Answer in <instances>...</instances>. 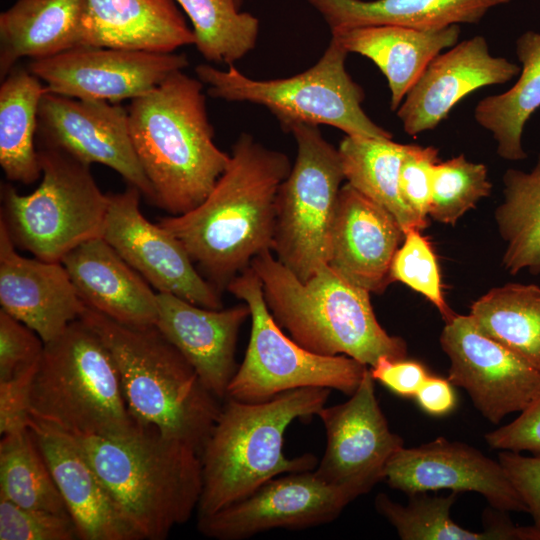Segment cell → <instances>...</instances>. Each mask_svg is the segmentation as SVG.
<instances>
[{
    "instance_id": "277c9868",
    "label": "cell",
    "mask_w": 540,
    "mask_h": 540,
    "mask_svg": "<svg viewBox=\"0 0 540 540\" xmlns=\"http://www.w3.org/2000/svg\"><path fill=\"white\" fill-rule=\"evenodd\" d=\"M266 305L277 324L305 349L346 355L368 367L381 357H407V344L379 324L370 292L346 280L328 264L301 281L270 250L253 258Z\"/></svg>"
},
{
    "instance_id": "f35d334b",
    "label": "cell",
    "mask_w": 540,
    "mask_h": 540,
    "mask_svg": "<svg viewBox=\"0 0 540 540\" xmlns=\"http://www.w3.org/2000/svg\"><path fill=\"white\" fill-rule=\"evenodd\" d=\"M76 526L68 514L18 506L0 499V540H74Z\"/></svg>"
},
{
    "instance_id": "74e56055",
    "label": "cell",
    "mask_w": 540,
    "mask_h": 540,
    "mask_svg": "<svg viewBox=\"0 0 540 540\" xmlns=\"http://www.w3.org/2000/svg\"><path fill=\"white\" fill-rule=\"evenodd\" d=\"M390 274L392 282H402L425 296L445 322L456 315L445 301L436 255L421 230L412 229L405 233L404 241L393 258Z\"/></svg>"
},
{
    "instance_id": "7dc6e473",
    "label": "cell",
    "mask_w": 540,
    "mask_h": 540,
    "mask_svg": "<svg viewBox=\"0 0 540 540\" xmlns=\"http://www.w3.org/2000/svg\"><path fill=\"white\" fill-rule=\"evenodd\" d=\"M242 1H243V0H236V3H237V5H238L239 8L241 7Z\"/></svg>"
},
{
    "instance_id": "1f68e13d",
    "label": "cell",
    "mask_w": 540,
    "mask_h": 540,
    "mask_svg": "<svg viewBox=\"0 0 540 540\" xmlns=\"http://www.w3.org/2000/svg\"><path fill=\"white\" fill-rule=\"evenodd\" d=\"M469 316L487 336L540 370V287L509 283L489 290Z\"/></svg>"
},
{
    "instance_id": "d6986e66",
    "label": "cell",
    "mask_w": 540,
    "mask_h": 540,
    "mask_svg": "<svg viewBox=\"0 0 540 540\" xmlns=\"http://www.w3.org/2000/svg\"><path fill=\"white\" fill-rule=\"evenodd\" d=\"M520 67L490 53L487 40L476 35L438 54L396 110L405 133L411 136L435 129L466 95L504 84Z\"/></svg>"
},
{
    "instance_id": "8fae6325",
    "label": "cell",
    "mask_w": 540,
    "mask_h": 540,
    "mask_svg": "<svg viewBox=\"0 0 540 540\" xmlns=\"http://www.w3.org/2000/svg\"><path fill=\"white\" fill-rule=\"evenodd\" d=\"M294 165L276 197L271 252L301 281L328 264L332 228L341 183L345 180L338 149L318 126L297 124Z\"/></svg>"
},
{
    "instance_id": "7c38bea8",
    "label": "cell",
    "mask_w": 540,
    "mask_h": 540,
    "mask_svg": "<svg viewBox=\"0 0 540 540\" xmlns=\"http://www.w3.org/2000/svg\"><path fill=\"white\" fill-rule=\"evenodd\" d=\"M188 65L186 55L174 52L85 46L31 60L27 69L47 92L118 103L147 94Z\"/></svg>"
},
{
    "instance_id": "5bb4252c",
    "label": "cell",
    "mask_w": 540,
    "mask_h": 540,
    "mask_svg": "<svg viewBox=\"0 0 540 540\" xmlns=\"http://www.w3.org/2000/svg\"><path fill=\"white\" fill-rule=\"evenodd\" d=\"M439 341L450 360L447 379L491 423L521 412L540 393V370L485 335L469 314L445 322Z\"/></svg>"
},
{
    "instance_id": "d4e9b609",
    "label": "cell",
    "mask_w": 540,
    "mask_h": 540,
    "mask_svg": "<svg viewBox=\"0 0 540 540\" xmlns=\"http://www.w3.org/2000/svg\"><path fill=\"white\" fill-rule=\"evenodd\" d=\"M92 46L88 0H17L0 14V78L18 60Z\"/></svg>"
},
{
    "instance_id": "ac0fdd59",
    "label": "cell",
    "mask_w": 540,
    "mask_h": 540,
    "mask_svg": "<svg viewBox=\"0 0 540 540\" xmlns=\"http://www.w3.org/2000/svg\"><path fill=\"white\" fill-rule=\"evenodd\" d=\"M383 480L409 496L443 489L476 492L497 511L527 512L499 461L444 437L400 448L387 462Z\"/></svg>"
},
{
    "instance_id": "83f0119b",
    "label": "cell",
    "mask_w": 540,
    "mask_h": 540,
    "mask_svg": "<svg viewBox=\"0 0 540 540\" xmlns=\"http://www.w3.org/2000/svg\"><path fill=\"white\" fill-rule=\"evenodd\" d=\"M331 31L396 25L420 30L478 23L492 8L510 0H307Z\"/></svg>"
},
{
    "instance_id": "3957f363",
    "label": "cell",
    "mask_w": 540,
    "mask_h": 540,
    "mask_svg": "<svg viewBox=\"0 0 540 540\" xmlns=\"http://www.w3.org/2000/svg\"><path fill=\"white\" fill-rule=\"evenodd\" d=\"M330 391L299 388L256 403L226 398L200 452L199 517L244 498L281 474L314 470L319 460L312 453L286 457L284 435L294 420L318 415Z\"/></svg>"
},
{
    "instance_id": "6da1fadb",
    "label": "cell",
    "mask_w": 540,
    "mask_h": 540,
    "mask_svg": "<svg viewBox=\"0 0 540 540\" xmlns=\"http://www.w3.org/2000/svg\"><path fill=\"white\" fill-rule=\"evenodd\" d=\"M286 154L242 133L215 186L196 208L160 218L199 273L219 292L272 248L276 197L291 170Z\"/></svg>"
},
{
    "instance_id": "ffe728a7",
    "label": "cell",
    "mask_w": 540,
    "mask_h": 540,
    "mask_svg": "<svg viewBox=\"0 0 540 540\" xmlns=\"http://www.w3.org/2000/svg\"><path fill=\"white\" fill-rule=\"evenodd\" d=\"M29 428L49 466L81 540H143L109 494L72 434L30 417Z\"/></svg>"
},
{
    "instance_id": "d6a6232c",
    "label": "cell",
    "mask_w": 540,
    "mask_h": 540,
    "mask_svg": "<svg viewBox=\"0 0 540 540\" xmlns=\"http://www.w3.org/2000/svg\"><path fill=\"white\" fill-rule=\"evenodd\" d=\"M504 200L495 212L506 242L502 264L510 274L540 273V155L529 172L508 169L503 176Z\"/></svg>"
},
{
    "instance_id": "7bdbcfd3",
    "label": "cell",
    "mask_w": 540,
    "mask_h": 540,
    "mask_svg": "<svg viewBox=\"0 0 540 540\" xmlns=\"http://www.w3.org/2000/svg\"><path fill=\"white\" fill-rule=\"evenodd\" d=\"M510 423L485 434L492 449L527 451L540 456V393Z\"/></svg>"
},
{
    "instance_id": "e0dca14e",
    "label": "cell",
    "mask_w": 540,
    "mask_h": 540,
    "mask_svg": "<svg viewBox=\"0 0 540 540\" xmlns=\"http://www.w3.org/2000/svg\"><path fill=\"white\" fill-rule=\"evenodd\" d=\"M141 192L134 186L109 194L103 238L158 293L195 305L221 309L220 293L199 273L184 246L142 214Z\"/></svg>"
},
{
    "instance_id": "e575fe53",
    "label": "cell",
    "mask_w": 540,
    "mask_h": 540,
    "mask_svg": "<svg viewBox=\"0 0 540 540\" xmlns=\"http://www.w3.org/2000/svg\"><path fill=\"white\" fill-rule=\"evenodd\" d=\"M2 436L0 499L25 508L69 515L30 428Z\"/></svg>"
},
{
    "instance_id": "9c48e42d",
    "label": "cell",
    "mask_w": 540,
    "mask_h": 540,
    "mask_svg": "<svg viewBox=\"0 0 540 540\" xmlns=\"http://www.w3.org/2000/svg\"><path fill=\"white\" fill-rule=\"evenodd\" d=\"M37 150L41 183L27 195L2 185L0 221L16 247L61 262L80 244L103 236L110 198L90 165L59 149L38 145Z\"/></svg>"
},
{
    "instance_id": "bcb514c9",
    "label": "cell",
    "mask_w": 540,
    "mask_h": 540,
    "mask_svg": "<svg viewBox=\"0 0 540 540\" xmlns=\"http://www.w3.org/2000/svg\"><path fill=\"white\" fill-rule=\"evenodd\" d=\"M414 398L423 411L432 416H444L454 410L457 398L448 379L428 375Z\"/></svg>"
},
{
    "instance_id": "ee69618b",
    "label": "cell",
    "mask_w": 540,
    "mask_h": 540,
    "mask_svg": "<svg viewBox=\"0 0 540 540\" xmlns=\"http://www.w3.org/2000/svg\"><path fill=\"white\" fill-rule=\"evenodd\" d=\"M38 363L11 378L0 380L1 435L29 427L30 391Z\"/></svg>"
},
{
    "instance_id": "30bf717a",
    "label": "cell",
    "mask_w": 540,
    "mask_h": 540,
    "mask_svg": "<svg viewBox=\"0 0 540 540\" xmlns=\"http://www.w3.org/2000/svg\"><path fill=\"white\" fill-rule=\"evenodd\" d=\"M227 290L249 306L251 331L226 398L256 403L306 387L334 389L349 396L356 391L369 367L346 355L311 352L288 337L269 311L261 281L251 266Z\"/></svg>"
},
{
    "instance_id": "4fadbf2b",
    "label": "cell",
    "mask_w": 540,
    "mask_h": 540,
    "mask_svg": "<svg viewBox=\"0 0 540 540\" xmlns=\"http://www.w3.org/2000/svg\"><path fill=\"white\" fill-rule=\"evenodd\" d=\"M317 416L325 429L326 447L316 475L356 498L368 493L383 480L392 455L404 447L379 406L369 368L346 402L323 407Z\"/></svg>"
},
{
    "instance_id": "ba28073f",
    "label": "cell",
    "mask_w": 540,
    "mask_h": 540,
    "mask_svg": "<svg viewBox=\"0 0 540 540\" xmlns=\"http://www.w3.org/2000/svg\"><path fill=\"white\" fill-rule=\"evenodd\" d=\"M348 52L335 39L316 64L297 75L252 79L233 65L220 70L208 64L195 68L211 97L250 102L267 108L285 132L297 124L329 125L346 135L392 139L362 108L364 91L345 67Z\"/></svg>"
},
{
    "instance_id": "52a82bcc",
    "label": "cell",
    "mask_w": 540,
    "mask_h": 540,
    "mask_svg": "<svg viewBox=\"0 0 540 540\" xmlns=\"http://www.w3.org/2000/svg\"><path fill=\"white\" fill-rule=\"evenodd\" d=\"M30 417L75 436L125 437L130 413L114 358L82 319L45 343L30 391Z\"/></svg>"
},
{
    "instance_id": "f1b7e54d",
    "label": "cell",
    "mask_w": 540,
    "mask_h": 540,
    "mask_svg": "<svg viewBox=\"0 0 540 540\" xmlns=\"http://www.w3.org/2000/svg\"><path fill=\"white\" fill-rule=\"evenodd\" d=\"M410 146L387 138L346 135L337 148L347 183L390 212L404 233L428 225L406 204L400 191V170Z\"/></svg>"
},
{
    "instance_id": "cb8c5ba5",
    "label": "cell",
    "mask_w": 540,
    "mask_h": 540,
    "mask_svg": "<svg viewBox=\"0 0 540 540\" xmlns=\"http://www.w3.org/2000/svg\"><path fill=\"white\" fill-rule=\"evenodd\" d=\"M83 303L125 325H155L157 293L103 238L88 240L63 259Z\"/></svg>"
},
{
    "instance_id": "f546056e",
    "label": "cell",
    "mask_w": 540,
    "mask_h": 540,
    "mask_svg": "<svg viewBox=\"0 0 540 540\" xmlns=\"http://www.w3.org/2000/svg\"><path fill=\"white\" fill-rule=\"evenodd\" d=\"M46 87L28 69L14 67L0 86V165L9 181L31 184L42 175L36 135Z\"/></svg>"
},
{
    "instance_id": "484cf974",
    "label": "cell",
    "mask_w": 540,
    "mask_h": 540,
    "mask_svg": "<svg viewBox=\"0 0 540 540\" xmlns=\"http://www.w3.org/2000/svg\"><path fill=\"white\" fill-rule=\"evenodd\" d=\"M348 53L370 59L384 74L390 109L396 111L428 64L458 43L460 26L420 30L396 25L361 26L331 31Z\"/></svg>"
},
{
    "instance_id": "ab89813d",
    "label": "cell",
    "mask_w": 540,
    "mask_h": 540,
    "mask_svg": "<svg viewBox=\"0 0 540 540\" xmlns=\"http://www.w3.org/2000/svg\"><path fill=\"white\" fill-rule=\"evenodd\" d=\"M44 342L31 328L0 310V380L36 365Z\"/></svg>"
},
{
    "instance_id": "2e32d148",
    "label": "cell",
    "mask_w": 540,
    "mask_h": 540,
    "mask_svg": "<svg viewBox=\"0 0 540 540\" xmlns=\"http://www.w3.org/2000/svg\"><path fill=\"white\" fill-rule=\"evenodd\" d=\"M38 145L64 151L91 165L110 167L153 204L154 193L135 153L128 110L116 103L50 92L38 109Z\"/></svg>"
},
{
    "instance_id": "d590c367",
    "label": "cell",
    "mask_w": 540,
    "mask_h": 540,
    "mask_svg": "<svg viewBox=\"0 0 540 540\" xmlns=\"http://www.w3.org/2000/svg\"><path fill=\"white\" fill-rule=\"evenodd\" d=\"M190 19L195 46L208 62L233 65L254 49L259 20L236 0H175Z\"/></svg>"
},
{
    "instance_id": "5b68a950",
    "label": "cell",
    "mask_w": 540,
    "mask_h": 540,
    "mask_svg": "<svg viewBox=\"0 0 540 540\" xmlns=\"http://www.w3.org/2000/svg\"><path fill=\"white\" fill-rule=\"evenodd\" d=\"M80 319L111 352L135 421L200 454L221 405L182 353L156 325H125L87 306Z\"/></svg>"
},
{
    "instance_id": "836d02e7",
    "label": "cell",
    "mask_w": 540,
    "mask_h": 540,
    "mask_svg": "<svg viewBox=\"0 0 540 540\" xmlns=\"http://www.w3.org/2000/svg\"><path fill=\"white\" fill-rule=\"evenodd\" d=\"M457 492L447 496L418 493L409 496L402 505L379 493L375 508L403 540H520V527L509 520H497L482 532L468 530L451 518L450 510Z\"/></svg>"
},
{
    "instance_id": "9a60e30c",
    "label": "cell",
    "mask_w": 540,
    "mask_h": 540,
    "mask_svg": "<svg viewBox=\"0 0 540 540\" xmlns=\"http://www.w3.org/2000/svg\"><path fill=\"white\" fill-rule=\"evenodd\" d=\"M356 497L320 479L314 470L274 477L244 498L198 518L217 540H243L272 529L300 530L334 521Z\"/></svg>"
},
{
    "instance_id": "603a6c76",
    "label": "cell",
    "mask_w": 540,
    "mask_h": 540,
    "mask_svg": "<svg viewBox=\"0 0 540 540\" xmlns=\"http://www.w3.org/2000/svg\"><path fill=\"white\" fill-rule=\"evenodd\" d=\"M157 328L192 365L204 385L219 399L238 365L235 352L239 330L250 308L246 303L227 309L195 305L170 293H158Z\"/></svg>"
},
{
    "instance_id": "60d3db41",
    "label": "cell",
    "mask_w": 540,
    "mask_h": 540,
    "mask_svg": "<svg viewBox=\"0 0 540 540\" xmlns=\"http://www.w3.org/2000/svg\"><path fill=\"white\" fill-rule=\"evenodd\" d=\"M439 150L433 146L411 145L405 156L399 185L406 204L422 220L427 216L431 203L433 167L440 160Z\"/></svg>"
},
{
    "instance_id": "f6af8a7d",
    "label": "cell",
    "mask_w": 540,
    "mask_h": 540,
    "mask_svg": "<svg viewBox=\"0 0 540 540\" xmlns=\"http://www.w3.org/2000/svg\"><path fill=\"white\" fill-rule=\"evenodd\" d=\"M373 379L401 397H414L429 373L418 361L381 357L369 367Z\"/></svg>"
},
{
    "instance_id": "4316f807",
    "label": "cell",
    "mask_w": 540,
    "mask_h": 540,
    "mask_svg": "<svg viewBox=\"0 0 540 540\" xmlns=\"http://www.w3.org/2000/svg\"><path fill=\"white\" fill-rule=\"evenodd\" d=\"M92 46L172 53L195 44L175 0H88Z\"/></svg>"
},
{
    "instance_id": "7a4b0ae2",
    "label": "cell",
    "mask_w": 540,
    "mask_h": 540,
    "mask_svg": "<svg viewBox=\"0 0 540 540\" xmlns=\"http://www.w3.org/2000/svg\"><path fill=\"white\" fill-rule=\"evenodd\" d=\"M203 86L178 71L131 100L128 109L132 144L153 204L172 216L199 206L230 161L214 142Z\"/></svg>"
},
{
    "instance_id": "8992f818",
    "label": "cell",
    "mask_w": 540,
    "mask_h": 540,
    "mask_svg": "<svg viewBox=\"0 0 540 540\" xmlns=\"http://www.w3.org/2000/svg\"><path fill=\"white\" fill-rule=\"evenodd\" d=\"M75 437L99 479L143 539H165L197 510L202 465L199 452L187 443L142 425L125 437Z\"/></svg>"
},
{
    "instance_id": "7402d4cb",
    "label": "cell",
    "mask_w": 540,
    "mask_h": 540,
    "mask_svg": "<svg viewBox=\"0 0 540 540\" xmlns=\"http://www.w3.org/2000/svg\"><path fill=\"white\" fill-rule=\"evenodd\" d=\"M1 310L35 331L44 344L80 318L85 304L62 262L26 258L0 221Z\"/></svg>"
},
{
    "instance_id": "b9f144b4",
    "label": "cell",
    "mask_w": 540,
    "mask_h": 540,
    "mask_svg": "<svg viewBox=\"0 0 540 540\" xmlns=\"http://www.w3.org/2000/svg\"><path fill=\"white\" fill-rule=\"evenodd\" d=\"M498 461L533 519L532 526L521 527L522 540H540V456L502 450Z\"/></svg>"
},
{
    "instance_id": "8d00e7d4",
    "label": "cell",
    "mask_w": 540,
    "mask_h": 540,
    "mask_svg": "<svg viewBox=\"0 0 540 540\" xmlns=\"http://www.w3.org/2000/svg\"><path fill=\"white\" fill-rule=\"evenodd\" d=\"M491 190L484 164L468 161L464 154L439 161L433 167L428 215L440 223L454 225Z\"/></svg>"
},
{
    "instance_id": "44dd1931",
    "label": "cell",
    "mask_w": 540,
    "mask_h": 540,
    "mask_svg": "<svg viewBox=\"0 0 540 540\" xmlns=\"http://www.w3.org/2000/svg\"><path fill=\"white\" fill-rule=\"evenodd\" d=\"M405 233L385 208L350 184L339 192L328 265L349 282L382 294Z\"/></svg>"
},
{
    "instance_id": "4dcf8cb0",
    "label": "cell",
    "mask_w": 540,
    "mask_h": 540,
    "mask_svg": "<svg viewBox=\"0 0 540 540\" xmlns=\"http://www.w3.org/2000/svg\"><path fill=\"white\" fill-rule=\"evenodd\" d=\"M520 75L507 91L484 97L474 110L476 122L491 132L498 155L506 160L526 158L522 146L523 129L540 108V33L527 31L516 40Z\"/></svg>"
}]
</instances>
